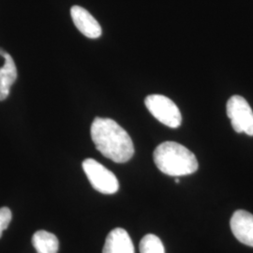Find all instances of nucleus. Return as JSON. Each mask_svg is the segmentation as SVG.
Instances as JSON below:
<instances>
[{"label":"nucleus","instance_id":"obj_3","mask_svg":"<svg viewBox=\"0 0 253 253\" xmlns=\"http://www.w3.org/2000/svg\"><path fill=\"white\" fill-rule=\"evenodd\" d=\"M145 104L154 118L163 125L172 128L180 126L182 122L180 111L169 98L159 94L149 95L145 98Z\"/></svg>","mask_w":253,"mask_h":253},{"label":"nucleus","instance_id":"obj_1","mask_svg":"<svg viewBox=\"0 0 253 253\" xmlns=\"http://www.w3.org/2000/svg\"><path fill=\"white\" fill-rule=\"evenodd\" d=\"M91 138L104 157L117 163L128 162L134 145L126 130L111 118H96L91 125Z\"/></svg>","mask_w":253,"mask_h":253},{"label":"nucleus","instance_id":"obj_2","mask_svg":"<svg viewBox=\"0 0 253 253\" xmlns=\"http://www.w3.org/2000/svg\"><path fill=\"white\" fill-rule=\"evenodd\" d=\"M153 158L158 169L170 176L189 175L196 172L199 167L195 155L175 142H164L158 145Z\"/></svg>","mask_w":253,"mask_h":253},{"label":"nucleus","instance_id":"obj_7","mask_svg":"<svg viewBox=\"0 0 253 253\" xmlns=\"http://www.w3.org/2000/svg\"><path fill=\"white\" fill-rule=\"evenodd\" d=\"M71 15L75 27L84 36L89 39H98L101 36L102 29L99 22L86 9L80 6H73Z\"/></svg>","mask_w":253,"mask_h":253},{"label":"nucleus","instance_id":"obj_6","mask_svg":"<svg viewBox=\"0 0 253 253\" xmlns=\"http://www.w3.org/2000/svg\"><path fill=\"white\" fill-rule=\"evenodd\" d=\"M230 226L235 238L242 244L253 248V215L245 210L233 214Z\"/></svg>","mask_w":253,"mask_h":253},{"label":"nucleus","instance_id":"obj_12","mask_svg":"<svg viewBox=\"0 0 253 253\" xmlns=\"http://www.w3.org/2000/svg\"><path fill=\"white\" fill-rule=\"evenodd\" d=\"M11 218H12V215L9 208H0V238L2 236L3 231H5L9 227Z\"/></svg>","mask_w":253,"mask_h":253},{"label":"nucleus","instance_id":"obj_8","mask_svg":"<svg viewBox=\"0 0 253 253\" xmlns=\"http://www.w3.org/2000/svg\"><path fill=\"white\" fill-rule=\"evenodd\" d=\"M102 253H135V251L126 230L116 228L107 235Z\"/></svg>","mask_w":253,"mask_h":253},{"label":"nucleus","instance_id":"obj_10","mask_svg":"<svg viewBox=\"0 0 253 253\" xmlns=\"http://www.w3.org/2000/svg\"><path fill=\"white\" fill-rule=\"evenodd\" d=\"M32 243L37 253H57L59 242L57 237L44 230L36 232L32 237Z\"/></svg>","mask_w":253,"mask_h":253},{"label":"nucleus","instance_id":"obj_13","mask_svg":"<svg viewBox=\"0 0 253 253\" xmlns=\"http://www.w3.org/2000/svg\"><path fill=\"white\" fill-rule=\"evenodd\" d=\"M175 183H179V182H180V180H179V179H178V178H175Z\"/></svg>","mask_w":253,"mask_h":253},{"label":"nucleus","instance_id":"obj_4","mask_svg":"<svg viewBox=\"0 0 253 253\" xmlns=\"http://www.w3.org/2000/svg\"><path fill=\"white\" fill-rule=\"evenodd\" d=\"M83 170L86 174L91 186L100 193L114 194L119 189L117 176L93 159H86L83 162Z\"/></svg>","mask_w":253,"mask_h":253},{"label":"nucleus","instance_id":"obj_11","mask_svg":"<svg viewBox=\"0 0 253 253\" xmlns=\"http://www.w3.org/2000/svg\"><path fill=\"white\" fill-rule=\"evenodd\" d=\"M141 253H165L162 240L157 235L149 234L142 238L140 242Z\"/></svg>","mask_w":253,"mask_h":253},{"label":"nucleus","instance_id":"obj_9","mask_svg":"<svg viewBox=\"0 0 253 253\" xmlns=\"http://www.w3.org/2000/svg\"><path fill=\"white\" fill-rule=\"evenodd\" d=\"M0 55L5 59L3 67L0 68V101H3L9 97L10 87L17 79V68L11 55L1 48Z\"/></svg>","mask_w":253,"mask_h":253},{"label":"nucleus","instance_id":"obj_5","mask_svg":"<svg viewBox=\"0 0 253 253\" xmlns=\"http://www.w3.org/2000/svg\"><path fill=\"white\" fill-rule=\"evenodd\" d=\"M226 111L233 128L237 133L244 132L247 135L253 136V109L243 97L233 96L227 102Z\"/></svg>","mask_w":253,"mask_h":253}]
</instances>
